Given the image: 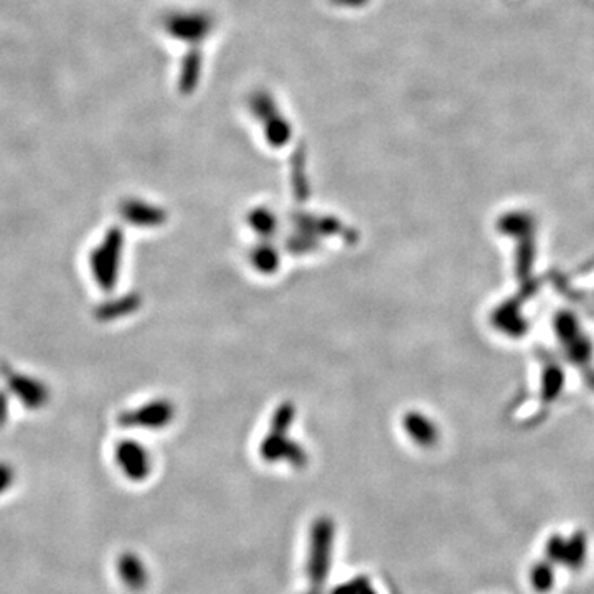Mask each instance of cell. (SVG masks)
<instances>
[{"instance_id": "obj_1", "label": "cell", "mask_w": 594, "mask_h": 594, "mask_svg": "<svg viewBox=\"0 0 594 594\" xmlns=\"http://www.w3.org/2000/svg\"><path fill=\"white\" fill-rule=\"evenodd\" d=\"M333 545H335V524L329 517L317 519L309 535L307 552V578L311 590L323 591L324 583L332 566Z\"/></svg>"}, {"instance_id": "obj_2", "label": "cell", "mask_w": 594, "mask_h": 594, "mask_svg": "<svg viewBox=\"0 0 594 594\" xmlns=\"http://www.w3.org/2000/svg\"><path fill=\"white\" fill-rule=\"evenodd\" d=\"M5 380L9 383L12 393H15L22 403L31 410L41 408L50 398L49 388L31 377L9 370V372H5Z\"/></svg>"}, {"instance_id": "obj_3", "label": "cell", "mask_w": 594, "mask_h": 594, "mask_svg": "<svg viewBox=\"0 0 594 594\" xmlns=\"http://www.w3.org/2000/svg\"><path fill=\"white\" fill-rule=\"evenodd\" d=\"M116 570L122 583L131 591H141L149 583V572L134 552H124L116 560Z\"/></svg>"}, {"instance_id": "obj_4", "label": "cell", "mask_w": 594, "mask_h": 594, "mask_svg": "<svg viewBox=\"0 0 594 594\" xmlns=\"http://www.w3.org/2000/svg\"><path fill=\"white\" fill-rule=\"evenodd\" d=\"M118 464L121 465L124 474L132 481H142L149 473V461L147 456L136 444H121L116 453Z\"/></svg>"}, {"instance_id": "obj_5", "label": "cell", "mask_w": 594, "mask_h": 594, "mask_svg": "<svg viewBox=\"0 0 594 594\" xmlns=\"http://www.w3.org/2000/svg\"><path fill=\"white\" fill-rule=\"evenodd\" d=\"M588 560V536L584 532H574L570 536H564L563 560L562 564L572 572L583 568Z\"/></svg>"}, {"instance_id": "obj_6", "label": "cell", "mask_w": 594, "mask_h": 594, "mask_svg": "<svg viewBox=\"0 0 594 594\" xmlns=\"http://www.w3.org/2000/svg\"><path fill=\"white\" fill-rule=\"evenodd\" d=\"M554 564L550 560L536 562L530 570V583L538 593H548L554 586Z\"/></svg>"}, {"instance_id": "obj_7", "label": "cell", "mask_w": 594, "mask_h": 594, "mask_svg": "<svg viewBox=\"0 0 594 594\" xmlns=\"http://www.w3.org/2000/svg\"><path fill=\"white\" fill-rule=\"evenodd\" d=\"M368 586H370L368 578L357 576V578H353L347 583L339 584L331 594H362L365 588H368Z\"/></svg>"}, {"instance_id": "obj_8", "label": "cell", "mask_w": 594, "mask_h": 594, "mask_svg": "<svg viewBox=\"0 0 594 594\" xmlns=\"http://www.w3.org/2000/svg\"><path fill=\"white\" fill-rule=\"evenodd\" d=\"M15 483V469L11 464L0 463V495L7 492Z\"/></svg>"}, {"instance_id": "obj_9", "label": "cell", "mask_w": 594, "mask_h": 594, "mask_svg": "<svg viewBox=\"0 0 594 594\" xmlns=\"http://www.w3.org/2000/svg\"><path fill=\"white\" fill-rule=\"evenodd\" d=\"M7 416V398L0 393V426L5 421Z\"/></svg>"}, {"instance_id": "obj_10", "label": "cell", "mask_w": 594, "mask_h": 594, "mask_svg": "<svg viewBox=\"0 0 594 594\" xmlns=\"http://www.w3.org/2000/svg\"><path fill=\"white\" fill-rule=\"evenodd\" d=\"M362 594H377V591H375V590H373L372 584H370V586H368V588H365V591H363Z\"/></svg>"}, {"instance_id": "obj_11", "label": "cell", "mask_w": 594, "mask_h": 594, "mask_svg": "<svg viewBox=\"0 0 594 594\" xmlns=\"http://www.w3.org/2000/svg\"><path fill=\"white\" fill-rule=\"evenodd\" d=\"M306 594H323V591H319V590H309Z\"/></svg>"}]
</instances>
